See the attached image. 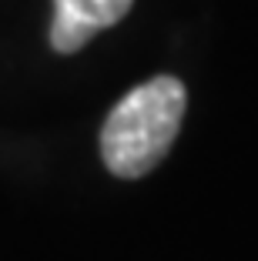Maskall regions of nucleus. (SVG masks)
<instances>
[{"instance_id": "1", "label": "nucleus", "mask_w": 258, "mask_h": 261, "mask_svg": "<svg viewBox=\"0 0 258 261\" xmlns=\"http://www.w3.org/2000/svg\"><path fill=\"white\" fill-rule=\"evenodd\" d=\"M188 108V91L178 77L158 74L128 91L101 127V158L114 177H145L171 151Z\"/></svg>"}, {"instance_id": "2", "label": "nucleus", "mask_w": 258, "mask_h": 261, "mask_svg": "<svg viewBox=\"0 0 258 261\" xmlns=\"http://www.w3.org/2000/svg\"><path fill=\"white\" fill-rule=\"evenodd\" d=\"M134 0H54L51 47L57 54H77L94 34L124 20Z\"/></svg>"}]
</instances>
